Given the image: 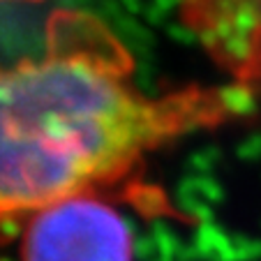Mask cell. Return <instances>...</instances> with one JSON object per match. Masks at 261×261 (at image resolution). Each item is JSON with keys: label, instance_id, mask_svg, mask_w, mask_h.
Returning a JSON list of instances; mask_svg holds the SVG:
<instances>
[{"label": "cell", "instance_id": "3957f363", "mask_svg": "<svg viewBox=\"0 0 261 261\" xmlns=\"http://www.w3.org/2000/svg\"><path fill=\"white\" fill-rule=\"evenodd\" d=\"M178 19L229 84L261 88V0H176Z\"/></svg>", "mask_w": 261, "mask_h": 261}, {"label": "cell", "instance_id": "7a4b0ae2", "mask_svg": "<svg viewBox=\"0 0 261 261\" xmlns=\"http://www.w3.org/2000/svg\"><path fill=\"white\" fill-rule=\"evenodd\" d=\"M21 261H134L129 222L99 194H79L25 220Z\"/></svg>", "mask_w": 261, "mask_h": 261}, {"label": "cell", "instance_id": "277c9868", "mask_svg": "<svg viewBox=\"0 0 261 261\" xmlns=\"http://www.w3.org/2000/svg\"><path fill=\"white\" fill-rule=\"evenodd\" d=\"M0 3H37V0H0Z\"/></svg>", "mask_w": 261, "mask_h": 261}, {"label": "cell", "instance_id": "6da1fadb", "mask_svg": "<svg viewBox=\"0 0 261 261\" xmlns=\"http://www.w3.org/2000/svg\"><path fill=\"white\" fill-rule=\"evenodd\" d=\"M254 90L134 81L123 42L86 12H56L44 51L0 65V222L123 180L164 146L247 116Z\"/></svg>", "mask_w": 261, "mask_h": 261}]
</instances>
